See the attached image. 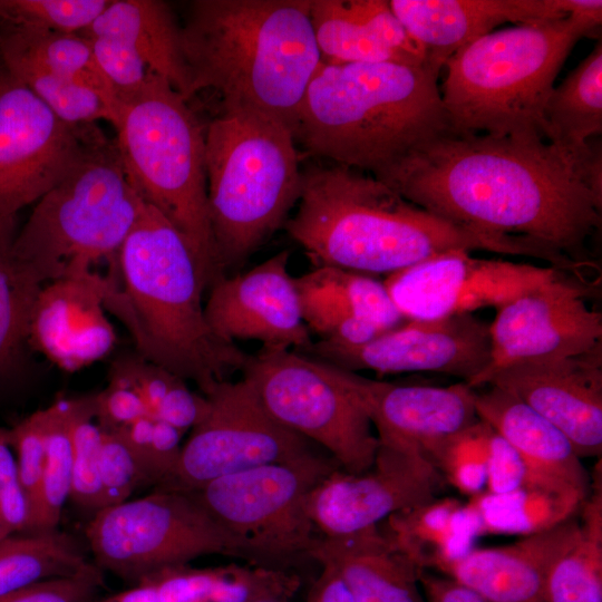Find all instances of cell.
Returning a JSON list of instances; mask_svg holds the SVG:
<instances>
[{"instance_id": "obj_50", "label": "cell", "mask_w": 602, "mask_h": 602, "mask_svg": "<svg viewBox=\"0 0 602 602\" xmlns=\"http://www.w3.org/2000/svg\"><path fill=\"white\" fill-rule=\"evenodd\" d=\"M321 572L311 584L305 602H356L339 572L329 563H319Z\"/></svg>"}, {"instance_id": "obj_37", "label": "cell", "mask_w": 602, "mask_h": 602, "mask_svg": "<svg viewBox=\"0 0 602 602\" xmlns=\"http://www.w3.org/2000/svg\"><path fill=\"white\" fill-rule=\"evenodd\" d=\"M16 234L0 232V377L13 369L27 343L31 310L42 288L13 256Z\"/></svg>"}, {"instance_id": "obj_18", "label": "cell", "mask_w": 602, "mask_h": 602, "mask_svg": "<svg viewBox=\"0 0 602 602\" xmlns=\"http://www.w3.org/2000/svg\"><path fill=\"white\" fill-rule=\"evenodd\" d=\"M343 370L436 372L469 385L491 359L489 324L473 313L407 321L360 346L319 340L298 351Z\"/></svg>"}, {"instance_id": "obj_15", "label": "cell", "mask_w": 602, "mask_h": 602, "mask_svg": "<svg viewBox=\"0 0 602 602\" xmlns=\"http://www.w3.org/2000/svg\"><path fill=\"white\" fill-rule=\"evenodd\" d=\"M588 291L561 274L496 308L489 363L468 386H485L514 365L573 357L602 344V314L586 304Z\"/></svg>"}, {"instance_id": "obj_7", "label": "cell", "mask_w": 602, "mask_h": 602, "mask_svg": "<svg viewBox=\"0 0 602 602\" xmlns=\"http://www.w3.org/2000/svg\"><path fill=\"white\" fill-rule=\"evenodd\" d=\"M291 128L246 107H221L205 130L210 223L224 275L241 266L298 203L302 172Z\"/></svg>"}, {"instance_id": "obj_13", "label": "cell", "mask_w": 602, "mask_h": 602, "mask_svg": "<svg viewBox=\"0 0 602 602\" xmlns=\"http://www.w3.org/2000/svg\"><path fill=\"white\" fill-rule=\"evenodd\" d=\"M207 409L157 488L193 491L216 478L262 465L290 463L315 453L313 443L276 421L249 380L217 383Z\"/></svg>"}, {"instance_id": "obj_24", "label": "cell", "mask_w": 602, "mask_h": 602, "mask_svg": "<svg viewBox=\"0 0 602 602\" xmlns=\"http://www.w3.org/2000/svg\"><path fill=\"white\" fill-rule=\"evenodd\" d=\"M580 535V523L571 517L508 545L474 547L438 572L470 589L484 602H546L551 569Z\"/></svg>"}, {"instance_id": "obj_38", "label": "cell", "mask_w": 602, "mask_h": 602, "mask_svg": "<svg viewBox=\"0 0 602 602\" xmlns=\"http://www.w3.org/2000/svg\"><path fill=\"white\" fill-rule=\"evenodd\" d=\"M491 433L492 428L478 420L420 449L447 484L470 497L485 491Z\"/></svg>"}, {"instance_id": "obj_44", "label": "cell", "mask_w": 602, "mask_h": 602, "mask_svg": "<svg viewBox=\"0 0 602 602\" xmlns=\"http://www.w3.org/2000/svg\"><path fill=\"white\" fill-rule=\"evenodd\" d=\"M104 589L103 570L90 563L78 573L39 581L0 596V602H97Z\"/></svg>"}, {"instance_id": "obj_8", "label": "cell", "mask_w": 602, "mask_h": 602, "mask_svg": "<svg viewBox=\"0 0 602 602\" xmlns=\"http://www.w3.org/2000/svg\"><path fill=\"white\" fill-rule=\"evenodd\" d=\"M116 144L128 181L184 237L211 288L225 276L213 240L205 171V132L187 101L163 77L120 109Z\"/></svg>"}, {"instance_id": "obj_35", "label": "cell", "mask_w": 602, "mask_h": 602, "mask_svg": "<svg viewBox=\"0 0 602 602\" xmlns=\"http://www.w3.org/2000/svg\"><path fill=\"white\" fill-rule=\"evenodd\" d=\"M0 36L19 46L52 70L103 97L119 115L120 106L99 68L86 38L0 21Z\"/></svg>"}, {"instance_id": "obj_9", "label": "cell", "mask_w": 602, "mask_h": 602, "mask_svg": "<svg viewBox=\"0 0 602 602\" xmlns=\"http://www.w3.org/2000/svg\"><path fill=\"white\" fill-rule=\"evenodd\" d=\"M144 201L130 185L116 140L101 130L70 172L35 205L12 244L14 259L41 284L110 268Z\"/></svg>"}, {"instance_id": "obj_3", "label": "cell", "mask_w": 602, "mask_h": 602, "mask_svg": "<svg viewBox=\"0 0 602 602\" xmlns=\"http://www.w3.org/2000/svg\"><path fill=\"white\" fill-rule=\"evenodd\" d=\"M194 96L211 89L221 107H246L291 130L322 60L310 0H194L181 27Z\"/></svg>"}, {"instance_id": "obj_43", "label": "cell", "mask_w": 602, "mask_h": 602, "mask_svg": "<svg viewBox=\"0 0 602 602\" xmlns=\"http://www.w3.org/2000/svg\"><path fill=\"white\" fill-rule=\"evenodd\" d=\"M96 61L110 84L120 106L138 94L151 71L143 59L126 43L109 37H84Z\"/></svg>"}, {"instance_id": "obj_19", "label": "cell", "mask_w": 602, "mask_h": 602, "mask_svg": "<svg viewBox=\"0 0 602 602\" xmlns=\"http://www.w3.org/2000/svg\"><path fill=\"white\" fill-rule=\"evenodd\" d=\"M283 250L252 269L225 275L211 288L204 312L225 342L255 340L262 347L303 351L313 341L304 323L295 278Z\"/></svg>"}, {"instance_id": "obj_6", "label": "cell", "mask_w": 602, "mask_h": 602, "mask_svg": "<svg viewBox=\"0 0 602 602\" xmlns=\"http://www.w3.org/2000/svg\"><path fill=\"white\" fill-rule=\"evenodd\" d=\"M601 19L602 1L584 0L566 17L493 30L462 47L444 64L448 129L545 140L554 81L574 45Z\"/></svg>"}, {"instance_id": "obj_34", "label": "cell", "mask_w": 602, "mask_h": 602, "mask_svg": "<svg viewBox=\"0 0 602 602\" xmlns=\"http://www.w3.org/2000/svg\"><path fill=\"white\" fill-rule=\"evenodd\" d=\"M90 563L78 542L58 530L7 535L0 540V596L39 581L78 573Z\"/></svg>"}, {"instance_id": "obj_14", "label": "cell", "mask_w": 602, "mask_h": 602, "mask_svg": "<svg viewBox=\"0 0 602 602\" xmlns=\"http://www.w3.org/2000/svg\"><path fill=\"white\" fill-rule=\"evenodd\" d=\"M101 129L59 118L0 65V232L78 163Z\"/></svg>"}, {"instance_id": "obj_10", "label": "cell", "mask_w": 602, "mask_h": 602, "mask_svg": "<svg viewBox=\"0 0 602 602\" xmlns=\"http://www.w3.org/2000/svg\"><path fill=\"white\" fill-rule=\"evenodd\" d=\"M86 538L99 569L136 585L206 555L258 565L247 547L185 491L157 488L104 507L88 523Z\"/></svg>"}, {"instance_id": "obj_46", "label": "cell", "mask_w": 602, "mask_h": 602, "mask_svg": "<svg viewBox=\"0 0 602 602\" xmlns=\"http://www.w3.org/2000/svg\"><path fill=\"white\" fill-rule=\"evenodd\" d=\"M29 506L19 483L7 429L0 428V527L9 534L27 532Z\"/></svg>"}, {"instance_id": "obj_27", "label": "cell", "mask_w": 602, "mask_h": 602, "mask_svg": "<svg viewBox=\"0 0 602 602\" xmlns=\"http://www.w3.org/2000/svg\"><path fill=\"white\" fill-rule=\"evenodd\" d=\"M478 419L520 454L532 482L588 497L591 477L569 438L528 405L495 386L475 392Z\"/></svg>"}, {"instance_id": "obj_26", "label": "cell", "mask_w": 602, "mask_h": 602, "mask_svg": "<svg viewBox=\"0 0 602 602\" xmlns=\"http://www.w3.org/2000/svg\"><path fill=\"white\" fill-rule=\"evenodd\" d=\"M310 20L324 64L426 65L423 47L386 0H310Z\"/></svg>"}, {"instance_id": "obj_5", "label": "cell", "mask_w": 602, "mask_h": 602, "mask_svg": "<svg viewBox=\"0 0 602 602\" xmlns=\"http://www.w3.org/2000/svg\"><path fill=\"white\" fill-rule=\"evenodd\" d=\"M438 69L321 62L292 128L313 155L372 175L448 128Z\"/></svg>"}, {"instance_id": "obj_42", "label": "cell", "mask_w": 602, "mask_h": 602, "mask_svg": "<svg viewBox=\"0 0 602 602\" xmlns=\"http://www.w3.org/2000/svg\"><path fill=\"white\" fill-rule=\"evenodd\" d=\"M49 416L48 406L7 429L9 444L17 454L18 478L29 506V520L40 493Z\"/></svg>"}, {"instance_id": "obj_25", "label": "cell", "mask_w": 602, "mask_h": 602, "mask_svg": "<svg viewBox=\"0 0 602 602\" xmlns=\"http://www.w3.org/2000/svg\"><path fill=\"white\" fill-rule=\"evenodd\" d=\"M302 317L322 341L359 346L402 324L383 282L334 266L295 278Z\"/></svg>"}, {"instance_id": "obj_49", "label": "cell", "mask_w": 602, "mask_h": 602, "mask_svg": "<svg viewBox=\"0 0 602 602\" xmlns=\"http://www.w3.org/2000/svg\"><path fill=\"white\" fill-rule=\"evenodd\" d=\"M419 583L426 602H484L474 591L445 574L419 571Z\"/></svg>"}, {"instance_id": "obj_32", "label": "cell", "mask_w": 602, "mask_h": 602, "mask_svg": "<svg viewBox=\"0 0 602 602\" xmlns=\"http://www.w3.org/2000/svg\"><path fill=\"white\" fill-rule=\"evenodd\" d=\"M586 497L570 491L526 484L514 491L493 494L486 491L466 503L478 534L533 535L573 517Z\"/></svg>"}, {"instance_id": "obj_48", "label": "cell", "mask_w": 602, "mask_h": 602, "mask_svg": "<svg viewBox=\"0 0 602 602\" xmlns=\"http://www.w3.org/2000/svg\"><path fill=\"white\" fill-rule=\"evenodd\" d=\"M526 484L534 483L525 462L513 446L492 429L488 441L485 491L502 494Z\"/></svg>"}, {"instance_id": "obj_31", "label": "cell", "mask_w": 602, "mask_h": 602, "mask_svg": "<svg viewBox=\"0 0 602 602\" xmlns=\"http://www.w3.org/2000/svg\"><path fill=\"white\" fill-rule=\"evenodd\" d=\"M545 140L579 161L601 154L602 42L554 87L544 109Z\"/></svg>"}, {"instance_id": "obj_47", "label": "cell", "mask_w": 602, "mask_h": 602, "mask_svg": "<svg viewBox=\"0 0 602 602\" xmlns=\"http://www.w3.org/2000/svg\"><path fill=\"white\" fill-rule=\"evenodd\" d=\"M93 401L94 418L104 431H116L140 417L149 416L137 392L116 379H108L107 387L93 395Z\"/></svg>"}, {"instance_id": "obj_1", "label": "cell", "mask_w": 602, "mask_h": 602, "mask_svg": "<svg viewBox=\"0 0 602 602\" xmlns=\"http://www.w3.org/2000/svg\"><path fill=\"white\" fill-rule=\"evenodd\" d=\"M373 176L452 223L591 265L585 251L601 227L602 157L579 161L540 138L447 128Z\"/></svg>"}, {"instance_id": "obj_51", "label": "cell", "mask_w": 602, "mask_h": 602, "mask_svg": "<svg viewBox=\"0 0 602 602\" xmlns=\"http://www.w3.org/2000/svg\"><path fill=\"white\" fill-rule=\"evenodd\" d=\"M7 535H10L6 530H3L2 527H0V540L6 537Z\"/></svg>"}, {"instance_id": "obj_16", "label": "cell", "mask_w": 602, "mask_h": 602, "mask_svg": "<svg viewBox=\"0 0 602 602\" xmlns=\"http://www.w3.org/2000/svg\"><path fill=\"white\" fill-rule=\"evenodd\" d=\"M372 466L360 474L334 470L310 494L308 509L323 536L355 533L390 515L438 498L446 486L423 450L379 440Z\"/></svg>"}, {"instance_id": "obj_21", "label": "cell", "mask_w": 602, "mask_h": 602, "mask_svg": "<svg viewBox=\"0 0 602 602\" xmlns=\"http://www.w3.org/2000/svg\"><path fill=\"white\" fill-rule=\"evenodd\" d=\"M116 278L110 270L43 284L31 310L27 343L69 372L106 357L116 332L105 300Z\"/></svg>"}, {"instance_id": "obj_12", "label": "cell", "mask_w": 602, "mask_h": 602, "mask_svg": "<svg viewBox=\"0 0 602 602\" xmlns=\"http://www.w3.org/2000/svg\"><path fill=\"white\" fill-rule=\"evenodd\" d=\"M241 372L276 421L326 449L341 470L360 474L372 466L379 441L368 415L319 360L261 347Z\"/></svg>"}, {"instance_id": "obj_29", "label": "cell", "mask_w": 602, "mask_h": 602, "mask_svg": "<svg viewBox=\"0 0 602 602\" xmlns=\"http://www.w3.org/2000/svg\"><path fill=\"white\" fill-rule=\"evenodd\" d=\"M78 35L109 37L126 43L151 71L167 80L186 101L193 97L182 51L181 26L167 2L110 0Z\"/></svg>"}, {"instance_id": "obj_40", "label": "cell", "mask_w": 602, "mask_h": 602, "mask_svg": "<svg viewBox=\"0 0 602 602\" xmlns=\"http://www.w3.org/2000/svg\"><path fill=\"white\" fill-rule=\"evenodd\" d=\"M93 395L77 398L70 426L72 479L70 496L85 511L103 508L99 457L103 430L94 423Z\"/></svg>"}, {"instance_id": "obj_45", "label": "cell", "mask_w": 602, "mask_h": 602, "mask_svg": "<svg viewBox=\"0 0 602 602\" xmlns=\"http://www.w3.org/2000/svg\"><path fill=\"white\" fill-rule=\"evenodd\" d=\"M99 478L103 508L129 499L135 489L140 484H145L143 473L128 447L117 435L104 430Z\"/></svg>"}, {"instance_id": "obj_33", "label": "cell", "mask_w": 602, "mask_h": 602, "mask_svg": "<svg viewBox=\"0 0 602 602\" xmlns=\"http://www.w3.org/2000/svg\"><path fill=\"white\" fill-rule=\"evenodd\" d=\"M0 65L66 123L89 125L106 120L118 128L119 115L103 97L1 36Z\"/></svg>"}, {"instance_id": "obj_28", "label": "cell", "mask_w": 602, "mask_h": 602, "mask_svg": "<svg viewBox=\"0 0 602 602\" xmlns=\"http://www.w3.org/2000/svg\"><path fill=\"white\" fill-rule=\"evenodd\" d=\"M310 557L331 564L356 602H426L419 583L421 569L395 546L379 524L322 536Z\"/></svg>"}, {"instance_id": "obj_11", "label": "cell", "mask_w": 602, "mask_h": 602, "mask_svg": "<svg viewBox=\"0 0 602 602\" xmlns=\"http://www.w3.org/2000/svg\"><path fill=\"white\" fill-rule=\"evenodd\" d=\"M340 469L330 456L258 466L216 478L192 494L242 542L258 565L281 569L311 552L323 536L310 517L311 492Z\"/></svg>"}, {"instance_id": "obj_30", "label": "cell", "mask_w": 602, "mask_h": 602, "mask_svg": "<svg viewBox=\"0 0 602 602\" xmlns=\"http://www.w3.org/2000/svg\"><path fill=\"white\" fill-rule=\"evenodd\" d=\"M380 526L397 548L419 569L438 571L472 551L478 534L467 507L453 497L399 511Z\"/></svg>"}, {"instance_id": "obj_52", "label": "cell", "mask_w": 602, "mask_h": 602, "mask_svg": "<svg viewBox=\"0 0 602 602\" xmlns=\"http://www.w3.org/2000/svg\"><path fill=\"white\" fill-rule=\"evenodd\" d=\"M266 602H278V601H266Z\"/></svg>"}, {"instance_id": "obj_20", "label": "cell", "mask_w": 602, "mask_h": 602, "mask_svg": "<svg viewBox=\"0 0 602 602\" xmlns=\"http://www.w3.org/2000/svg\"><path fill=\"white\" fill-rule=\"evenodd\" d=\"M486 385L512 394L551 421L580 458L601 457L602 344L573 357L504 368Z\"/></svg>"}, {"instance_id": "obj_36", "label": "cell", "mask_w": 602, "mask_h": 602, "mask_svg": "<svg viewBox=\"0 0 602 602\" xmlns=\"http://www.w3.org/2000/svg\"><path fill=\"white\" fill-rule=\"evenodd\" d=\"M77 398L58 399L49 406L46 458L37 505L27 533L57 530L66 499L70 496L72 450L70 426Z\"/></svg>"}, {"instance_id": "obj_17", "label": "cell", "mask_w": 602, "mask_h": 602, "mask_svg": "<svg viewBox=\"0 0 602 602\" xmlns=\"http://www.w3.org/2000/svg\"><path fill=\"white\" fill-rule=\"evenodd\" d=\"M565 271L550 266L478 259L452 250L394 272L382 281L406 321H433L498 308Z\"/></svg>"}, {"instance_id": "obj_22", "label": "cell", "mask_w": 602, "mask_h": 602, "mask_svg": "<svg viewBox=\"0 0 602 602\" xmlns=\"http://www.w3.org/2000/svg\"><path fill=\"white\" fill-rule=\"evenodd\" d=\"M319 361L356 398L379 440L421 448L479 420L475 408L476 389L464 381L447 387L398 385Z\"/></svg>"}, {"instance_id": "obj_41", "label": "cell", "mask_w": 602, "mask_h": 602, "mask_svg": "<svg viewBox=\"0 0 602 602\" xmlns=\"http://www.w3.org/2000/svg\"><path fill=\"white\" fill-rule=\"evenodd\" d=\"M110 0H0V21L33 29L79 33Z\"/></svg>"}, {"instance_id": "obj_39", "label": "cell", "mask_w": 602, "mask_h": 602, "mask_svg": "<svg viewBox=\"0 0 602 602\" xmlns=\"http://www.w3.org/2000/svg\"><path fill=\"white\" fill-rule=\"evenodd\" d=\"M546 602H602V540L581 531L551 569Z\"/></svg>"}, {"instance_id": "obj_4", "label": "cell", "mask_w": 602, "mask_h": 602, "mask_svg": "<svg viewBox=\"0 0 602 602\" xmlns=\"http://www.w3.org/2000/svg\"><path fill=\"white\" fill-rule=\"evenodd\" d=\"M196 260L181 233L154 207H142L118 253V279L105 308L129 331L136 352L202 395L241 371L247 353L211 330Z\"/></svg>"}, {"instance_id": "obj_2", "label": "cell", "mask_w": 602, "mask_h": 602, "mask_svg": "<svg viewBox=\"0 0 602 602\" xmlns=\"http://www.w3.org/2000/svg\"><path fill=\"white\" fill-rule=\"evenodd\" d=\"M284 226L315 266L362 274L389 275L452 250L534 256L551 265L561 261L533 241L452 223L373 175L334 163L302 171L298 210Z\"/></svg>"}, {"instance_id": "obj_23", "label": "cell", "mask_w": 602, "mask_h": 602, "mask_svg": "<svg viewBox=\"0 0 602 602\" xmlns=\"http://www.w3.org/2000/svg\"><path fill=\"white\" fill-rule=\"evenodd\" d=\"M584 0H390L389 6L423 47L427 65L446 60L505 22L532 23L566 17Z\"/></svg>"}]
</instances>
